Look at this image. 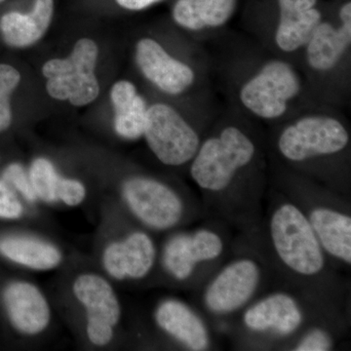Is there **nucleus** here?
Segmentation results:
<instances>
[{
    "label": "nucleus",
    "instance_id": "f257e3e1",
    "mask_svg": "<svg viewBox=\"0 0 351 351\" xmlns=\"http://www.w3.org/2000/svg\"><path fill=\"white\" fill-rule=\"evenodd\" d=\"M255 145L237 127L223 129L219 137L208 138L193 157L191 175L201 189L223 191L230 186L237 171L248 165Z\"/></svg>",
    "mask_w": 351,
    "mask_h": 351
},
{
    "label": "nucleus",
    "instance_id": "f03ea898",
    "mask_svg": "<svg viewBox=\"0 0 351 351\" xmlns=\"http://www.w3.org/2000/svg\"><path fill=\"white\" fill-rule=\"evenodd\" d=\"M270 234L277 255L302 276H315L324 267V256L311 223L299 208L281 205L270 221Z\"/></svg>",
    "mask_w": 351,
    "mask_h": 351
},
{
    "label": "nucleus",
    "instance_id": "7ed1b4c3",
    "mask_svg": "<svg viewBox=\"0 0 351 351\" xmlns=\"http://www.w3.org/2000/svg\"><path fill=\"white\" fill-rule=\"evenodd\" d=\"M73 293L86 315L85 332L89 343L97 348L110 345L122 315L112 283L96 272H83L73 281Z\"/></svg>",
    "mask_w": 351,
    "mask_h": 351
},
{
    "label": "nucleus",
    "instance_id": "20e7f679",
    "mask_svg": "<svg viewBox=\"0 0 351 351\" xmlns=\"http://www.w3.org/2000/svg\"><path fill=\"white\" fill-rule=\"evenodd\" d=\"M0 319L14 334L32 338L49 327L52 311L38 285L20 278H0Z\"/></svg>",
    "mask_w": 351,
    "mask_h": 351
},
{
    "label": "nucleus",
    "instance_id": "39448f33",
    "mask_svg": "<svg viewBox=\"0 0 351 351\" xmlns=\"http://www.w3.org/2000/svg\"><path fill=\"white\" fill-rule=\"evenodd\" d=\"M144 137L154 156L165 165L189 162L199 149V138L193 127L164 104L147 108Z\"/></svg>",
    "mask_w": 351,
    "mask_h": 351
},
{
    "label": "nucleus",
    "instance_id": "423d86ee",
    "mask_svg": "<svg viewBox=\"0 0 351 351\" xmlns=\"http://www.w3.org/2000/svg\"><path fill=\"white\" fill-rule=\"evenodd\" d=\"M120 195L129 211L152 230H169L184 214V204L178 193L152 178H129L122 182Z\"/></svg>",
    "mask_w": 351,
    "mask_h": 351
},
{
    "label": "nucleus",
    "instance_id": "0eeeda50",
    "mask_svg": "<svg viewBox=\"0 0 351 351\" xmlns=\"http://www.w3.org/2000/svg\"><path fill=\"white\" fill-rule=\"evenodd\" d=\"M300 91L301 82L292 66L285 62L271 61L245 83L240 100L262 119H278L287 110L288 101Z\"/></svg>",
    "mask_w": 351,
    "mask_h": 351
},
{
    "label": "nucleus",
    "instance_id": "6e6552de",
    "mask_svg": "<svg viewBox=\"0 0 351 351\" xmlns=\"http://www.w3.org/2000/svg\"><path fill=\"white\" fill-rule=\"evenodd\" d=\"M348 141V131L338 120L313 115L288 126L279 138L278 149L285 158L299 162L337 154L345 149Z\"/></svg>",
    "mask_w": 351,
    "mask_h": 351
},
{
    "label": "nucleus",
    "instance_id": "1a4fd4ad",
    "mask_svg": "<svg viewBox=\"0 0 351 351\" xmlns=\"http://www.w3.org/2000/svg\"><path fill=\"white\" fill-rule=\"evenodd\" d=\"M156 258L152 237L145 232H134L108 242L101 251V265L113 280H140L151 272Z\"/></svg>",
    "mask_w": 351,
    "mask_h": 351
},
{
    "label": "nucleus",
    "instance_id": "9d476101",
    "mask_svg": "<svg viewBox=\"0 0 351 351\" xmlns=\"http://www.w3.org/2000/svg\"><path fill=\"white\" fill-rule=\"evenodd\" d=\"M260 280V269L251 260H239L221 270L205 293V304L216 313L237 311L249 301Z\"/></svg>",
    "mask_w": 351,
    "mask_h": 351
},
{
    "label": "nucleus",
    "instance_id": "9b49d317",
    "mask_svg": "<svg viewBox=\"0 0 351 351\" xmlns=\"http://www.w3.org/2000/svg\"><path fill=\"white\" fill-rule=\"evenodd\" d=\"M223 249V241L217 233L209 230L181 233L168 240L164 247L163 265L177 280H186L198 263L215 260Z\"/></svg>",
    "mask_w": 351,
    "mask_h": 351
},
{
    "label": "nucleus",
    "instance_id": "f8f14e48",
    "mask_svg": "<svg viewBox=\"0 0 351 351\" xmlns=\"http://www.w3.org/2000/svg\"><path fill=\"white\" fill-rule=\"evenodd\" d=\"M136 62L143 75L165 93H182L195 82L193 69L171 57L154 39L138 41Z\"/></svg>",
    "mask_w": 351,
    "mask_h": 351
},
{
    "label": "nucleus",
    "instance_id": "ddd939ff",
    "mask_svg": "<svg viewBox=\"0 0 351 351\" xmlns=\"http://www.w3.org/2000/svg\"><path fill=\"white\" fill-rule=\"evenodd\" d=\"M27 173L38 202L77 207L86 200L85 184L80 180L60 174L49 159L44 157L34 159Z\"/></svg>",
    "mask_w": 351,
    "mask_h": 351
},
{
    "label": "nucleus",
    "instance_id": "4468645a",
    "mask_svg": "<svg viewBox=\"0 0 351 351\" xmlns=\"http://www.w3.org/2000/svg\"><path fill=\"white\" fill-rule=\"evenodd\" d=\"M341 27H332L321 22L307 41V63L316 71H329L339 63L351 41V3L345 4L339 11Z\"/></svg>",
    "mask_w": 351,
    "mask_h": 351
},
{
    "label": "nucleus",
    "instance_id": "2eb2a0df",
    "mask_svg": "<svg viewBox=\"0 0 351 351\" xmlns=\"http://www.w3.org/2000/svg\"><path fill=\"white\" fill-rule=\"evenodd\" d=\"M156 324L189 350H206L209 336L204 323L184 302L166 300L159 304L154 313Z\"/></svg>",
    "mask_w": 351,
    "mask_h": 351
},
{
    "label": "nucleus",
    "instance_id": "dca6fc26",
    "mask_svg": "<svg viewBox=\"0 0 351 351\" xmlns=\"http://www.w3.org/2000/svg\"><path fill=\"white\" fill-rule=\"evenodd\" d=\"M317 0H278L280 22L276 29L277 46L293 52L306 45L321 23V13L314 8Z\"/></svg>",
    "mask_w": 351,
    "mask_h": 351
},
{
    "label": "nucleus",
    "instance_id": "f3484780",
    "mask_svg": "<svg viewBox=\"0 0 351 351\" xmlns=\"http://www.w3.org/2000/svg\"><path fill=\"white\" fill-rule=\"evenodd\" d=\"M302 321V311L297 302L282 293L265 298L244 314L245 325L258 332L274 330L281 335L292 334Z\"/></svg>",
    "mask_w": 351,
    "mask_h": 351
},
{
    "label": "nucleus",
    "instance_id": "a211bd4d",
    "mask_svg": "<svg viewBox=\"0 0 351 351\" xmlns=\"http://www.w3.org/2000/svg\"><path fill=\"white\" fill-rule=\"evenodd\" d=\"M54 0H36L29 13L8 12L0 18L2 38L12 47H27L38 43L49 27Z\"/></svg>",
    "mask_w": 351,
    "mask_h": 351
},
{
    "label": "nucleus",
    "instance_id": "6ab92c4d",
    "mask_svg": "<svg viewBox=\"0 0 351 351\" xmlns=\"http://www.w3.org/2000/svg\"><path fill=\"white\" fill-rule=\"evenodd\" d=\"M115 110L114 129L119 137L137 140L144 136L147 108L145 99L137 93L133 83L122 80L110 91Z\"/></svg>",
    "mask_w": 351,
    "mask_h": 351
},
{
    "label": "nucleus",
    "instance_id": "aec40b11",
    "mask_svg": "<svg viewBox=\"0 0 351 351\" xmlns=\"http://www.w3.org/2000/svg\"><path fill=\"white\" fill-rule=\"evenodd\" d=\"M308 221L321 248L335 258L350 263V217L328 208H316Z\"/></svg>",
    "mask_w": 351,
    "mask_h": 351
},
{
    "label": "nucleus",
    "instance_id": "412c9836",
    "mask_svg": "<svg viewBox=\"0 0 351 351\" xmlns=\"http://www.w3.org/2000/svg\"><path fill=\"white\" fill-rule=\"evenodd\" d=\"M237 0H179L173 9L175 22L191 31L223 25L232 17Z\"/></svg>",
    "mask_w": 351,
    "mask_h": 351
},
{
    "label": "nucleus",
    "instance_id": "4be33fe9",
    "mask_svg": "<svg viewBox=\"0 0 351 351\" xmlns=\"http://www.w3.org/2000/svg\"><path fill=\"white\" fill-rule=\"evenodd\" d=\"M46 89L52 98L69 101L75 107L89 105L100 93V86L94 73L76 71L48 78Z\"/></svg>",
    "mask_w": 351,
    "mask_h": 351
},
{
    "label": "nucleus",
    "instance_id": "5701e85b",
    "mask_svg": "<svg viewBox=\"0 0 351 351\" xmlns=\"http://www.w3.org/2000/svg\"><path fill=\"white\" fill-rule=\"evenodd\" d=\"M27 214V203L15 189L0 177V221H17Z\"/></svg>",
    "mask_w": 351,
    "mask_h": 351
},
{
    "label": "nucleus",
    "instance_id": "b1692460",
    "mask_svg": "<svg viewBox=\"0 0 351 351\" xmlns=\"http://www.w3.org/2000/svg\"><path fill=\"white\" fill-rule=\"evenodd\" d=\"M0 177L8 182L17 191L27 205H34L38 202L29 181V173L22 164L18 162L8 164L2 170Z\"/></svg>",
    "mask_w": 351,
    "mask_h": 351
},
{
    "label": "nucleus",
    "instance_id": "393cba45",
    "mask_svg": "<svg viewBox=\"0 0 351 351\" xmlns=\"http://www.w3.org/2000/svg\"><path fill=\"white\" fill-rule=\"evenodd\" d=\"M332 348V339L323 330L315 329L307 332L298 343L295 350L298 351H327Z\"/></svg>",
    "mask_w": 351,
    "mask_h": 351
},
{
    "label": "nucleus",
    "instance_id": "a878e982",
    "mask_svg": "<svg viewBox=\"0 0 351 351\" xmlns=\"http://www.w3.org/2000/svg\"><path fill=\"white\" fill-rule=\"evenodd\" d=\"M21 82L19 71L7 64H0V89L12 93Z\"/></svg>",
    "mask_w": 351,
    "mask_h": 351
},
{
    "label": "nucleus",
    "instance_id": "bb28decb",
    "mask_svg": "<svg viewBox=\"0 0 351 351\" xmlns=\"http://www.w3.org/2000/svg\"><path fill=\"white\" fill-rule=\"evenodd\" d=\"M10 93L0 89V133L6 131L12 123Z\"/></svg>",
    "mask_w": 351,
    "mask_h": 351
},
{
    "label": "nucleus",
    "instance_id": "cd10ccee",
    "mask_svg": "<svg viewBox=\"0 0 351 351\" xmlns=\"http://www.w3.org/2000/svg\"><path fill=\"white\" fill-rule=\"evenodd\" d=\"M160 0H117V3L128 10H143Z\"/></svg>",
    "mask_w": 351,
    "mask_h": 351
},
{
    "label": "nucleus",
    "instance_id": "c85d7f7f",
    "mask_svg": "<svg viewBox=\"0 0 351 351\" xmlns=\"http://www.w3.org/2000/svg\"><path fill=\"white\" fill-rule=\"evenodd\" d=\"M4 1V0H0V2Z\"/></svg>",
    "mask_w": 351,
    "mask_h": 351
}]
</instances>
